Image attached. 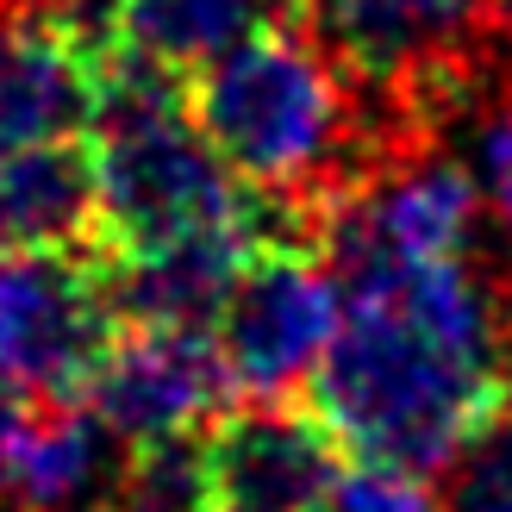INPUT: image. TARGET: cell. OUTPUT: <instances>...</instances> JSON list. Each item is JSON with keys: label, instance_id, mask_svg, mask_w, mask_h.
<instances>
[{"label": "cell", "instance_id": "ba28073f", "mask_svg": "<svg viewBox=\"0 0 512 512\" xmlns=\"http://www.w3.org/2000/svg\"><path fill=\"white\" fill-rule=\"evenodd\" d=\"M107 50L57 7L0 13V163L94 132Z\"/></svg>", "mask_w": 512, "mask_h": 512}, {"label": "cell", "instance_id": "4fadbf2b", "mask_svg": "<svg viewBox=\"0 0 512 512\" xmlns=\"http://www.w3.org/2000/svg\"><path fill=\"white\" fill-rule=\"evenodd\" d=\"M94 157L88 138L38 144L0 163V219L13 244H94Z\"/></svg>", "mask_w": 512, "mask_h": 512}, {"label": "cell", "instance_id": "52a82bcc", "mask_svg": "<svg viewBox=\"0 0 512 512\" xmlns=\"http://www.w3.org/2000/svg\"><path fill=\"white\" fill-rule=\"evenodd\" d=\"M207 488L213 512H325L350 475L344 444L313 406L250 400L207 431Z\"/></svg>", "mask_w": 512, "mask_h": 512}, {"label": "cell", "instance_id": "30bf717a", "mask_svg": "<svg viewBox=\"0 0 512 512\" xmlns=\"http://www.w3.org/2000/svg\"><path fill=\"white\" fill-rule=\"evenodd\" d=\"M275 232H300L288 213L250 219V225H219V232L175 238L163 250L125 256L113 263V300L125 325H169V331H219L225 306H232L250 256Z\"/></svg>", "mask_w": 512, "mask_h": 512}, {"label": "cell", "instance_id": "e0dca14e", "mask_svg": "<svg viewBox=\"0 0 512 512\" xmlns=\"http://www.w3.org/2000/svg\"><path fill=\"white\" fill-rule=\"evenodd\" d=\"M25 425H32V406L0 394V500H13V481H19V450H25Z\"/></svg>", "mask_w": 512, "mask_h": 512}, {"label": "cell", "instance_id": "7a4b0ae2", "mask_svg": "<svg viewBox=\"0 0 512 512\" xmlns=\"http://www.w3.org/2000/svg\"><path fill=\"white\" fill-rule=\"evenodd\" d=\"M194 119L232 182L288 219H313L331 194L356 188L350 157V94L338 63L294 19H263L225 57L194 75Z\"/></svg>", "mask_w": 512, "mask_h": 512}, {"label": "cell", "instance_id": "3957f363", "mask_svg": "<svg viewBox=\"0 0 512 512\" xmlns=\"http://www.w3.org/2000/svg\"><path fill=\"white\" fill-rule=\"evenodd\" d=\"M194 82L169 75L157 63L107 50V82H100V113L88 132L94 157V250L107 263L163 250L175 238L219 232V225H250L281 207L256 200L232 182L194 119ZM300 225V219H294Z\"/></svg>", "mask_w": 512, "mask_h": 512}, {"label": "cell", "instance_id": "ac0fdd59", "mask_svg": "<svg viewBox=\"0 0 512 512\" xmlns=\"http://www.w3.org/2000/svg\"><path fill=\"white\" fill-rule=\"evenodd\" d=\"M57 13H63V19H75V25H82V32H88L100 50H107V0H63Z\"/></svg>", "mask_w": 512, "mask_h": 512}, {"label": "cell", "instance_id": "7c38bea8", "mask_svg": "<svg viewBox=\"0 0 512 512\" xmlns=\"http://www.w3.org/2000/svg\"><path fill=\"white\" fill-rule=\"evenodd\" d=\"M263 25L256 0H107V50L194 82L244 32Z\"/></svg>", "mask_w": 512, "mask_h": 512}, {"label": "cell", "instance_id": "5bb4252c", "mask_svg": "<svg viewBox=\"0 0 512 512\" xmlns=\"http://www.w3.org/2000/svg\"><path fill=\"white\" fill-rule=\"evenodd\" d=\"M107 512H213L207 450L194 438L132 450L125 469H119V488H113Z\"/></svg>", "mask_w": 512, "mask_h": 512}, {"label": "cell", "instance_id": "9a60e30c", "mask_svg": "<svg viewBox=\"0 0 512 512\" xmlns=\"http://www.w3.org/2000/svg\"><path fill=\"white\" fill-rule=\"evenodd\" d=\"M444 512H512V413L450 469Z\"/></svg>", "mask_w": 512, "mask_h": 512}, {"label": "cell", "instance_id": "277c9868", "mask_svg": "<svg viewBox=\"0 0 512 512\" xmlns=\"http://www.w3.org/2000/svg\"><path fill=\"white\" fill-rule=\"evenodd\" d=\"M125 331L113 263L94 244H13L0 256V394L88 406Z\"/></svg>", "mask_w": 512, "mask_h": 512}, {"label": "cell", "instance_id": "8992f818", "mask_svg": "<svg viewBox=\"0 0 512 512\" xmlns=\"http://www.w3.org/2000/svg\"><path fill=\"white\" fill-rule=\"evenodd\" d=\"M232 400V375L213 331H169V325H125L94 375V419L119 444H175L194 431H213Z\"/></svg>", "mask_w": 512, "mask_h": 512}, {"label": "cell", "instance_id": "6da1fadb", "mask_svg": "<svg viewBox=\"0 0 512 512\" xmlns=\"http://www.w3.org/2000/svg\"><path fill=\"white\" fill-rule=\"evenodd\" d=\"M306 406L356 469L450 475L512 413V313L469 263L356 281Z\"/></svg>", "mask_w": 512, "mask_h": 512}, {"label": "cell", "instance_id": "9c48e42d", "mask_svg": "<svg viewBox=\"0 0 512 512\" xmlns=\"http://www.w3.org/2000/svg\"><path fill=\"white\" fill-rule=\"evenodd\" d=\"M281 7L331 63L356 69L363 82L406 88L419 75H438L463 50L481 0H281Z\"/></svg>", "mask_w": 512, "mask_h": 512}, {"label": "cell", "instance_id": "5b68a950", "mask_svg": "<svg viewBox=\"0 0 512 512\" xmlns=\"http://www.w3.org/2000/svg\"><path fill=\"white\" fill-rule=\"evenodd\" d=\"M344 325V281L306 232H275L250 256L219 319V356L244 400H288L319 375Z\"/></svg>", "mask_w": 512, "mask_h": 512}, {"label": "cell", "instance_id": "2e32d148", "mask_svg": "<svg viewBox=\"0 0 512 512\" xmlns=\"http://www.w3.org/2000/svg\"><path fill=\"white\" fill-rule=\"evenodd\" d=\"M481 194L500 219V238L512 250V100L494 113V125L481 132Z\"/></svg>", "mask_w": 512, "mask_h": 512}, {"label": "cell", "instance_id": "8fae6325", "mask_svg": "<svg viewBox=\"0 0 512 512\" xmlns=\"http://www.w3.org/2000/svg\"><path fill=\"white\" fill-rule=\"evenodd\" d=\"M113 431L94 419V406H32L19 450L13 506L19 512H107L119 469Z\"/></svg>", "mask_w": 512, "mask_h": 512}]
</instances>
